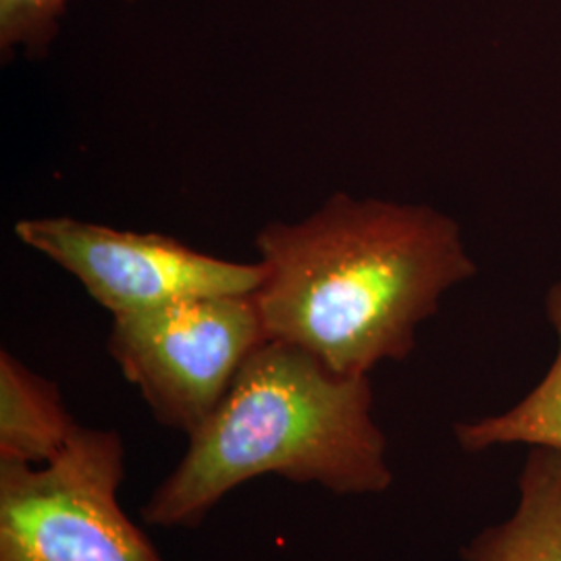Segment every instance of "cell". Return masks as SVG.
I'll return each mask as SVG.
<instances>
[{
	"instance_id": "1",
	"label": "cell",
	"mask_w": 561,
	"mask_h": 561,
	"mask_svg": "<svg viewBox=\"0 0 561 561\" xmlns=\"http://www.w3.org/2000/svg\"><path fill=\"white\" fill-rule=\"evenodd\" d=\"M256 250L266 340L296 345L341 377L405 360L443 294L477 273L447 215L341 192L304 221L262 227Z\"/></svg>"
},
{
	"instance_id": "2",
	"label": "cell",
	"mask_w": 561,
	"mask_h": 561,
	"mask_svg": "<svg viewBox=\"0 0 561 561\" xmlns=\"http://www.w3.org/2000/svg\"><path fill=\"white\" fill-rule=\"evenodd\" d=\"M264 474L335 495L387 491L393 472L373 421L368 377H341L296 345L264 341L190 435L144 518L161 528H196L236 486Z\"/></svg>"
},
{
	"instance_id": "3",
	"label": "cell",
	"mask_w": 561,
	"mask_h": 561,
	"mask_svg": "<svg viewBox=\"0 0 561 561\" xmlns=\"http://www.w3.org/2000/svg\"><path fill=\"white\" fill-rule=\"evenodd\" d=\"M125 445L80 426L46 466L0 461V561H162L121 510Z\"/></svg>"
},
{
	"instance_id": "4",
	"label": "cell",
	"mask_w": 561,
	"mask_h": 561,
	"mask_svg": "<svg viewBox=\"0 0 561 561\" xmlns=\"http://www.w3.org/2000/svg\"><path fill=\"white\" fill-rule=\"evenodd\" d=\"M266 341L252 296H210L113 317L108 352L154 419L196 433Z\"/></svg>"
},
{
	"instance_id": "5",
	"label": "cell",
	"mask_w": 561,
	"mask_h": 561,
	"mask_svg": "<svg viewBox=\"0 0 561 561\" xmlns=\"http://www.w3.org/2000/svg\"><path fill=\"white\" fill-rule=\"evenodd\" d=\"M15 236L71 273L113 317L194 298L252 296L264 279L261 261H222L161 233L71 217L25 219Z\"/></svg>"
},
{
	"instance_id": "6",
	"label": "cell",
	"mask_w": 561,
	"mask_h": 561,
	"mask_svg": "<svg viewBox=\"0 0 561 561\" xmlns=\"http://www.w3.org/2000/svg\"><path fill=\"white\" fill-rule=\"evenodd\" d=\"M510 520L482 530L463 561H561V449L533 447Z\"/></svg>"
},
{
	"instance_id": "7",
	"label": "cell",
	"mask_w": 561,
	"mask_h": 561,
	"mask_svg": "<svg viewBox=\"0 0 561 561\" xmlns=\"http://www.w3.org/2000/svg\"><path fill=\"white\" fill-rule=\"evenodd\" d=\"M80 424L67 412L59 387L13 354H0V461L46 466L59 458Z\"/></svg>"
},
{
	"instance_id": "8",
	"label": "cell",
	"mask_w": 561,
	"mask_h": 561,
	"mask_svg": "<svg viewBox=\"0 0 561 561\" xmlns=\"http://www.w3.org/2000/svg\"><path fill=\"white\" fill-rule=\"evenodd\" d=\"M547 314L558 333V354L551 368L542 381L507 412L458 424L456 439L461 449L477 454L516 443L561 449V283L549 291Z\"/></svg>"
},
{
	"instance_id": "9",
	"label": "cell",
	"mask_w": 561,
	"mask_h": 561,
	"mask_svg": "<svg viewBox=\"0 0 561 561\" xmlns=\"http://www.w3.org/2000/svg\"><path fill=\"white\" fill-rule=\"evenodd\" d=\"M136 2V0H127ZM69 0H0V57H44L60 32Z\"/></svg>"
}]
</instances>
